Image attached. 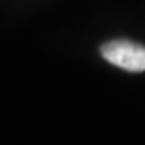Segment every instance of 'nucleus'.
<instances>
[{
	"label": "nucleus",
	"mask_w": 145,
	"mask_h": 145,
	"mask_svg": "<svg viewBox=\"0 0 145 145\" xmlns=\"http://www.w3.org/2000/svg\"><path fill=\"white\" fill-rule=\"evenodd\" d=\"M101 56L108 63L116 65L128 72H143L145 70V47L129 40H110L101 46Z\"/></svg>",
	"instance_id": "obj_1"
}]
</instances>
